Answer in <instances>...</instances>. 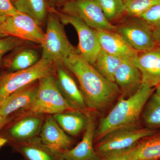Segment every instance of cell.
I'll return each mask as SVG.
<instances>
[{
  "label": "cell",
  "mask_w": 160,
  "mask_h": 160,
  "mask_svg": "<svg viewBox=\"0 0 160 160\" xmlns=\"http://www.w3.org/2000/svg\"><path fill=\"white\" fill-rule=\"evenodd\" d=\"M66 102L59 90L53 74L40 79L37 94L31 105L22 111L28 115H53L74 110Z\"/></svg>",
  "instance_id": "3"
},
{
  "label": "cell",
  "mask_w": 160,
  "mask_h": 160,
  "mask_svg": "<svg viewBox=\"0 0 160 160\" xmlns=\"http://www.w3.org/2000/svg\"><path fill=\"white\" fill-rule=\"evenodd\" d=\"M2 102L0 101V106H1ZM7 119L5 118L2 117L0 116V130L2 128L4 125L6 124V122H7Z\"/></svg>",
  "instance_id": "33"
},
{
  "label": "cell",
  "mask_w": 160,
  "mask_h": 160,
  "mask_svg": "<svg viewBox=\"0 0 160 160\" xmlns=\"http://www.w3.org/2000/svg\"><path fill=\"white\" fill-rule=\"evenodd\" d=\"M12 1H14V2H15V1H16L17 0H12Z\"/></svg>",
  "instance_id": "38"
},
{
  "label": "cell",
  "mask_w": 160,
  "mask_h": 160,
  "mask_svg": "<svg viewBox=\"0 0 160 160\" xmlns=\"http://www.w3.org/2000/svg\"><path fill=\"white\" fill-rule=\"evenodd\" d=\"M101 49L122 59H132L139 52L129 46L116 31L95 29Z\"/></svg>",
  "instance_id": "17"
},
{
  "label": "cell",
  "mask_w": 160,
  "mask_h": 160,
  "mask_svg": "<svg viewBox=\"0 0 160 160\" xmlns=\"http://www.w3.org/2000/svg\"><path fill=\"white\" fill-rule=\"evenodd\" d=\"M67 134L75 136L86 129L89 115L78 110H69L52 115Z\"/></svg>",
  "instance_id": "21"
},
{
  "label": "cell",
  "mask_w": 160,
  "mask_h": 160,
  "mask_svg": "<svg viewBox=\"0 0 160 160\" xmlns=\"http://www.w3.org/2000/svg\"><path fill=\"white\" fill-rule=\"evenodd\" d=\"M141 118L145 127L160 129V97L155 92L144 106Z\"/></svg>",
  "instance_id": "23"
},
{
  "label": "cell",
  "mask_w": 160,
  "mask_h": 160,
  "mask_svg": "<svg viewBox=\"0 0 160 160\" xmlns=\"http://www.w3.org/2000/svg\"><path fill=\"white\" fill-rule=\"evenodd\" d=\"M40 59L37 51L34 49H24L12 60L9 64V70L12 72L28 69L35 65Z\"/></svg>",
  "instance_id": "25"
},
{
  "label": "cell",
  "mask_w": 160,
  "mask_h": 160,
  "mask_svg": "<svg viewBox=\"0 0 160 160\" xmlns=\"http://www.w3.org/2000/svg\"><path fill=\"white\" fill-rule=\"evenodd\" d=\"M157 132V130L137 126L117 129L99 140L94 146L95 150L102 158L110 152L130 148L143 138Z\"/></svg>",
  "instance_id": "6"
},
{
  "label": "cell",
  "mask_w": 160,
  "mask_h": 160,
  "mask_svg": "<svg viewBox=\"0 0 160 160\" xmlns=\"http://www.w3.org/2000/svg\"><path fill=\"white\" fill-rule=\"evenodd\" d=\"M13 5L18 11L31 17L40 25L45 21L47 12L45 0H17Z\"/></svg>",
  "instance_id": "24"
},
{
  "label": "cell",
  "mask_w": 160,
  "mask_h": 160,
  "mask_svg": "<svg viewBox=\"0 0 160 160\" xmlns=\"http://www.w3.org/2000/svg\"><path fill=\"white\" fill-rule=\"evenodd\" d=\"M58 67L56 78L61 94L72 109L86 113L89 109L81 89L63 66Z\"/></svg>",
  "instance_id": "14"
},
{
  "label": "cell",
  "mask_w": 160,
  "mask_h": 160,
  "mask_svg": "<svg viewBox=\"0 0 160 160\" xmlns=\"http://www.w3.org/2000/svg\"><path fill=\"white\" fill-rule=\"evenodd\" d=\"M39 135L42 142L57 154L71 149L73 143L70 137L60 127L52 116L47 117L44 120Z\"/></svg>",
  "instance_id": "12"
},
{
  "label": "cell",
  "mask_w": 160,
  "mask_h": 160,
  "mask_svg": "<svg viewBox=\"0 0 160 160\" xmlns=\"http://www.w3.org/2000/svg\"><path fill=\"white\" fill-rule=\"evenodd\" d=\"M131 61L141 72L142 85L152 88H156L159 85L160 47L139 52Z\"/></svg>",
  "instance_id": "11"
},
{
  "label": "cell",
  "mask_w": 160,
  "mask_h": 160,
  "mask_svg": "<svg viewBox=\"0 0 160 160\" xmlns=\"http://www.w3.org/2000/svg\"><path fill=\"white\" fill-rule=\"evenodd\" d=\"M117 32L132 49L139 52L157 47L153 28L139 18L130 17L117 26Z\"/></svg>",
  "instance_id": "7"
},
{
  "label": "cell",
  "mask_w": 160,
  "mask_h": 160,
  "mask_svg": "<svg viewBox=\"0 0 160 160\" xmlns=\"http://www.w3.org/2000/svg\"><path fill=\"white\" fill-rule=\"evenodd\" d=\"M107 20L112 22L122 17L125 12L123 0H97Z\"/></svg>",
  "instance_id": "26"
},
{
  "label": "cell",
  "mask_w": 160,
  "mask_h": 160,
  "mask_svg": "<svg viewBox=\"0 0 160 160\" xmlns=\"http://www.w3.org/2000/svg\"><path fill=\"white\" fill-rule=\"evenodd\" d=\"M115 83L121 92L120 96L127 98L134 94L142 84L141 72L130 59H124L116 71Z\"/></svg>",
  "instance_id": "13"
},
{
  "label": "cell",
  "mask_w": 160,
  "mask_h": 160,
  "mask_svg": "<svg viewBox=\"0 0 160 160\" xmlns=\"http://www.w3.org/2000/svg\"><path fill=\"white\" fill-rule=\"evenodd\" d=\"M62 13L79 18L94 29L116 31L104 15L97 0H71L64 3Z\"/></svg>",
  "instance_id": "8"
},
{
  "label": "cell",
  "mask_w": 160,
  "mask_h": 160,
  "mask_svg": "<svg viewBox=\"0 0 160 160\" xmlns=\"http://www.w3.org/2000/svg\"><path fill=\"white\" fill-rule=\"evenodd\" d=\"M139 18L152 28L160 25V4L152 6L143 13Z\"/></svg>",
  "instance_id": "29"
},
{
  "label": "cell",
  "mask_w": 160,
  "mask_h": 160,
  "mask_svg": "<svg viewBox=\"0 0 160 160\" xmlns=\"http://www.w3.org/2000/svg\"><path fill=\"white\" fill-rule=\"evenodd\" d=\"M129 148L110 152L102 157V160H132Z\"/></svg>",
  "instance_id": "30"
},
{
  "label": "cell",
  "mask_w": 160,
  "mask_h": 160,
  "mask_svg": "<svg viewBox=\"0 0 160 160\" xmlns=\"http://www.w3.org/2000/svg\"><path fill=\"white\" fill-rule=\"evenodd\" d=\"M123 59L101 49L92 66L104 78L115 83V73Z\"/></svg>",
  "instance_id": "22"
},
{
  "label": "cell",
  "mask_w": 160,
  "mask_h": 160,
  "mask_svg": "<svg viewBox=\"0 0 160 160\" xmlns=\"http://www.w3.org/2000/svg\"><path fill=\"white\" fill-rule=\"evenodd\" d=\"M38 81L17 90L3 100L0 106V116L7 119L13 112L29 107L37 92Z\"/></svg>",
  "instance_id": "16"
},
{
  "label": "cell",
  "mask_w": 160,
  "mask_h": 160,
  "mask_svg": "<svg viewBox=\"0 0 160 160\" xmlns=\"http://www.w3.org/2000/svg\"><path fill=\"white\" fill-rule=\"evenodd\" d=\"M3 36L13 37L42 45L45 32L38 23L28 15L20 13L6 17L2 26Z\"/></svg>",
  "instance_id": "9"
},
{
  "label": "cell",
  "mask_w": 160,
  "mask_h": 160,
  "mask_svg": "<svg viewBox=\"0 0 160 160\" xmlns=\"http://www.w3.org/2000/svg\"><path fill=\"white\" fill-rule=\"evenodd\" d=\"M63 66L77 79L89 109H106L121 96L116 84L102 76L78 52L70 55L65 60Z\"/></svg>",
  "instance_id": "1"
},
{
  "label": "cell",
  "mask_w": 160,
  "mask_h": 160,
  "mask_svg": "<svg viewBox=\"0 0 160 160\" xmlns=\"http://www.w3.org/2000/svg\"><path fill=\"white\" fill-rule=\"evenodd\" d=\"M96 129L94 120L89 116L82 141L74 148L61 153L60 156L62 160H102L93 146Z\"/></svg>",
  "instance_id": "15"
},
{
  "label": "cell",
  "mask_w": 160,
  "mask_h": 160,
  "mask_svg": "<svg viewBox=\"0 0 160 160\" xmlns=\"http://www.w3.org/2000/svg\"><path fill=\"white\" fill-rule=\"evenodd\" d=\"M153 35L157 45L160 47V25L153 29Z\"/></svg>",
  "instance_id": "32"
},
{
  "label": "cell",
  "mask_w": 160,
  "mask_h": 160,
  "mask_svg": "<svg viewBox=\"0 0 160 160\" xmlns=\"http://www.w3.org/2000/svg\"></svg>",
  "instance_id": "39"
},
{
  "label": "cell",
  "mask_w": 160,
  "mask_h": 160,
  "mask_svg": "<svg viewBox=\"0 0 160 160\" xmlns=\"http://www.w3.org/2000/svg\"><path fill=\"white\" fill-rule=\"evenodd\" d=\"M55 13L62 24H70L74 27L79 38L78 53L93 65L101 50L95 29L79 18L62 12H56Z\"/></svg>",
  "instance_id": "10"
},
{
  "label": "cell",
  "mask_w": 160,
  "mask_h": 160,
  "mask_svg": "<svg viewBox=\"0 0 160 160\" xmlns=\"http://www.w3.org/2000/svg\"><path fill=\"white\" fill-rule=\"evenodd\" d=\"M53 63L41 58L37 63L30 68L12 72L0 78V101L14 92L40 79L53 74Z\"/></svg>",
  "instance_id": "5"
},
{
  "label": "cell",
  "mask_w": 160,
  "mask_h": 160,
  "mask_svg": "<svg viewBox=\"0 0 160 160\" xmlns=\"http://www.w3.org/2000/svg\"><path fill=\"white\" fill-rule=\"evenodd\" d=\"M8 142V139L6 138L0 137V149Z\"/></svg>",
  "instance_id": "34"
},
{
  "label": "cell",
  "mask_w": 160,
  "mask_h": 160,
  "mask_svg": "<svg viewBox=\"0 0 160 160\" xmlns=\"http://www.w3.org/2000/svg\"><path fill=\"white\" fill-rule=\"evenodd\" d=\"M155 92L160 97V84L155 88Z\"/></svg>",
  "instance_id": "36"
},
{
  "label": "cell",
  "mask_w": 160,
  "mask_h": 160,
  "mask_svg": "<svg viewBox=\"0 0 160 160\" xmlns=\"http://www.w3.org/2000/svg\"><path fill=\"white\" fill-rule=\"evenodd\" d=\"M16 148L26 160H62L60 154L48 149L39 138L18 142Z\"/></svg>",
  "instance_id": "19"
},
{
  "label": "cell",
  "mask_w": 160,
  "mask_h": 160,
  "mask_svg": "<svg viewBox=\"0 0 160 160\" xmlns=\"http://www.w3.org/2000/svg\"><path fill=\"white\" fill-rule=\"evenodd\" d=\"M6 18V17H3L0 16V36H3L2 33V26L3 21Z\"/></svg>",
  "instance_id": "35"
},
{
  "label": "cell",
  "mask_w": 160,
  "mask_h": 160,
  "mask_svg": "<svg viewBox=\"0 0 160 160\" xmlns=\"http://www.w3.org/2000/svg\"><path fill=\"white\" fill-rule=\"evenodd\" d=\"M155 90V88L142 85L131 96L126 98L120 96L111 111L100 120L94 140L99 141L117 129L137 126L144 106Z\"/></svg>",
  "instance_id": "2"
},
{
  "label": "cell",
  "mask_w": 160,
  "mask_h": 160,
  "mask_svg": "<svg viewBox=\"0 0 160 160\" xmlns=\"http://www.w3.org/2000/svg\"><path fill=\"white\" fill-rule=\"evenodd\" d=\"M129 150L132 160H160V132L143 138Z\"/></svg>",
  "instance_id": "20"
},
{
  "label": "cell",
  "mask_w": 160,
  "mask_h": 160,
  "mask_svg": "<svg viewBox=\"0 0 160 160\" xmlns=\"http://www.w3.org/2000/svg\"><path fill=\"white\" fill-rule=\"evenodd\" d=\"M42 115H28L23 116L12 126L9 130L10 135L18 142L37 137L45 120Z\"/></svg>",
  "instance_id": "18"
},
{
  "label": "cell",
  "mask_w": 160,
  "mask_h": 160,
  "mask_svg": "<svg viewBox=\"0 0 160 160\" xmlns=\"http://www.w3.org/2000/svg\"><path fill=\"white\" fill-rule=\"evenodd\" d=\"M19 13L11 0H0V16L6 17Z\"/></svg>",
  "instance_id": "31"
},
{
  "label": "cell",
  "mask_w": 160,
  "mask_h": 160,
  "mask_svg": "<svg viewBox=\"0 0 160 160\" xmlns=\"http://www.w3.org/2000/svg\"><path fill=\"white\" fill-rule=\"evenodd\" d=\"M125 12L129 17L139 18L152 6L160 4V0H123Z\"/></svg>",
  "instance_id": "27"
},
{
  "label": "cell",
  "mask_w": 160,
  "mask_h": 160,
  "mask_svg": "<svg viewBox=\"0 0 160 160\" xmlns=\"http://www.w3.org/2000/svg\"><path fill=\"white\" fill-rule=\"evenodd\" d=\"M23 42V40L11 36L0 39V66L2 63L3 57L7 52L21 46Z\"/></svg>",
  "instance_id": "28"
},
{
  "label": "cell",
  "mask_w": 160,
  "mask_h": 160,
  "mask_svg": "<svg viewBox=\"0 0 160 160\" xmlns=\"http://www.w3.org/2000/svg\"><path fill=\"white\" fill-rule=\"evenodd\" d=\"M42 58L49 60L55 66H63L70 55L78 52L68 40L57 15H49L47 21L44 42L42 45Z\"/></svg>",
  "instance_id": "4"
},
{
  "label": "cell",
  "mask_w": 160,
  "mask_h": 160,
  "mask_svg": "<svg viewBox=\"0 0 160 160\" xmlns=\"http://www.w3.org/2000/svg\"><path fill=\"white\" fill-rule=\"evenodd\" d=\"M56 2L59 3H64L66 2H69V1H71V0H55Z\"/></svg>",
  "instance_id": "37"
}]
</instances>
